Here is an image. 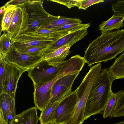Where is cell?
I'll list each match as a JSON object with an SVG mask.
<instances>
[{
  "mask_svg": "<svg viewBox=\"0 0 124 124\" xmlns=\"http://www.w3.org/2000/svg\"><path fill=\"white\" fill-rule=\"evenodd\" d=\"M124 51V30L102 33L88 46L83 58L89 66L105 62Z\"/></svg>",
  "mask_w": 124,
  "mask_h": 124,
  "instance_id": "cell-1",
  "label": "cell"
},
{
  "mask_svg": "<svg viewBox=\"0 0 124 124\" xmlns=\"http://www.w3.org/2000/svg\"><path fill=\"white\" fill-rule=\"evenodd\" d=\"M115 80L107 69H102L88 98L84 117V121L92 116L102 114L113 92L112 85Z\"/></svg>",
  "mask_w": 124,
  "mask_h": 124,
  "instance_id": "cell-2",
  "label": "cell"
},
{
  "mask_svg": "<svg viewBox=\"0 0 124 124\" xmlns=\"http://www.w3.org/2000/svg\"><path fill=\"white\" fill-rule=\"evenodd\" d=\"M61 38L42 34L36 31L26 32L12 38L11 44L17 49L28 47H48Z\"/></svg>",
  "mask_w": 124,
  "mask_h": 124,
  "instance_id": "cell-3",
  "label": "cell"
},
{
  "mask_svg": "<svg viewBox=\"0 0 124 124\" xmlns=\"http://www.w3.org/2000/svg\"><path fill=\"white\" fill-rule=\"evenodd\" d=\"M62 65L56 67L50 64L44 58L28 71V75L32 80L34 87L55 78Z\"/></svg>",
  "mask_w": 124,
  "mask_h": 124,
  "instance_id": "cell-4",
  "label": "cell"
},
{
  "mask_svg": "<svg viewBox=\"0 0 124 124\" xmlns=\"http://www.w3.org/2000/svg\"><path fill=\"white\" fill-rule=\"evenodd\" d=\"M43 0H29L27 3L29 16L28 29L26 32L35 31L56 16L46 12L43 6Z\"/></svg>",
  "mask_w": 124,
  "mask_h": 124,
  "instance_id": "cell-5",
  "label": "cell"
},
{
  "mask_svg": "<svg viewBox=\"0 0 124 124\" xmlns=\"http://www.w3.org/2000/svg\"><path fill=\"white\" fill-rule=\"evenodd\" d=\"M0 58L5 61L14 64L28 71L44 59L41 55L31 56L22 53L11 45L8 52Z\"/></svg>",
  "mask_w": 124,
  "mask_h": 124,
  "instance_id": "cell-6",
  "label": "cell"
},
{
  "mask_svg": "<svg viewBox=\"0 0 124 124\" xmlns=\"http://www.w3.org/2000/svg\"><path fill=\"white\" fill-rule=\"evenodd\" d=\"M5 62L2 90L1 94L5 93L16 95L19 79L23 73L27 70L13 63Z\"/></svg>",
  "mask_w": 124,
  "mask_h": 124,
  "instance_id": "cell-7",
  "label": "cell"
},
{
  "mask_svg": "<svg viewBox=\"0 0 124 124\" xmlns=\"http://www.w3.org/2000/svg\"><path fill=\"white\" fill-rule=\"evenodd\" d=\"M77 101L75 91L62 100L55 110L54 123L55 124H65L71 116Z\"/></svg>",
  "mask_w": 124,
  "mask_h": 124,
  "instance_id": "cell-8",
  "label": "cell"
},
{
  "mask_svg": "<svg viewBox=\"0 0 124 124\" xmlns=\"http://www.w3.org/2000/svg\"><path fill=\"white\" fill-rule=\"evenodd\" d=\"M79 74V73H78L68 75L58 79L52 88L49 103H53L60 100L70 94L73 83Z\"/></svg>",
  "mask_w": 124,
  "mask_h": 124,
  "instance_id": "cell-9",
  "label": "cell"
},
{
  "mask_svg": "<svg viewBox=\"0 0 124 124\" xmlns=\"http://www.w3.org/2000/svg\"><path fill=\"white\" fill-rule=\"evenodd\" d=\"M29 18L25 5L18 6L13 20L7 32L11 34L12 38L26 32L28 29Z\"/></svg>",
  "mask_w": 124,
  "mask_h": 124,
  "instance_id": "cell-10",
  "label": "cell"
},
{
  "mask_svg": "<svg viewBox=\"0 0 124 124\" xmlns=\"http://www.w3.org/2000/svg\"><path fill=\"white\" fill-rule=\"evenodd\" d=\"M59 75L54 79L44 84L34 87V102L35 107L41 111L49 102L52 86L56 81L62 78Z\"/></svg>",
  "mask_w": 124,
  "mask_h": 124,
  "instance_id": "cell-11",
  "label": "cell"
},
{
  "mask_svg": "<svg viewBox=\"0 0 124 124\" xmlns=\"http://www.w3.org/2000/svg\"><path fill=\"white\" fill-rule=\"evenodd\" d=\"M88 34L87 29L78 30L66 35L48 47L42 55L44 57L48 54L66 45L72 46L84 38Z\"/></svg>",
  "mask_w": 124,
  "mask_h": 124,
  "instance_id": "cell-12",
  "label": "cell"
},
{
  "mask_svg": "<svg viewBox=\"0 0 124 124\" xmlns=\"http://www.w3.org/2000/svg\"><path fill=\"white\" fill-rule=\"evenodd\" d=\"M16 95L3 93L0 94V109L7 124H11L16 115Z\"/></svg>",
  "mask_w": 124,
  "mask_h": 124,
  "instance_id": "cell-13",
  "label": "cell"
},
{
  "mask_svg": "<svg viewBox=\"0 0 124 124\" xmlns=\"http://www.w3.org/2000/svg\"><path fill=\"white\" fill-rule=\"evenodd\" d=\"M72 46L71 44L65 45L48 54L44 58L50 64L56 67L60 66L70 53V50Z\"/></svg>",
  "mask_w": 124,
  "mask_h": 124,
  "instance_id": "cell-14",
  "label": "cell"
},
{
  "mask_svg": "<svg viewBox=\"0 0 124 124\" xmlns=\"http://www.w3.org/2000/svg\"><path fill=\"white\" fill-rule=\"evenodd\" d=\"M37 109L32 107L16 115L11 124H37L39 118Z\"/></svg>",
  "mask_w": 124,
  "mask_h": 124,
  "instance_id": "cell-15",
  "label": "cell"
},
{
  "mask_svg": "<svg viewBox=\"0 0 124 124\" xmlns=\"http://www.w3.org/2000/svg\"><path fill=\"white\" fill-rule=\"evenodd\" d=\"M124 16L114 14L107 20L103 21L99 25V30L101 33L119 30L124 26Z\"/></svg>",
  "mask_w": 124,
  "mask_h": 124,
  "instance_id": "cell-16",
  "label": "cell"
},
{
  "mask_svg": "<svg viewBox=\"0 0 124 124\" xmlns=\"http://www.w3.org/2000/svg\"><path fill=\"white\" fill-rule=\"evenodd\" d=\"M82 20L79 18H69L63 16H56L54 18L41 26L44 28L55 30L67 24H80Z\"/></svg>",
  "mask_w": 124,
  "mask_h": 124,
  "instance_id": "cell-17",
  "label": "cell"
},
{
  "mask_svg": "<svg viewBox=\"0 0 124 124\" xmlns=\"http://www.w3.org/2000/svg\"><path fill=\"white\" fill-rule=\"evenodd\" d=\"M107 69L115 80L124 79V52Z\"/></svg>",
  "mask_w": 124,
  "mask_h": 124,
  "instance_id": "cell-18",
  "label": "cell"
},
{
  "mask_svg": "<svg viewBox=\"0 0 124 124\" xmlns=\"http://www.w3.org/2000/svg\"><path fill=\"white\" fill-rule=\"evenodd\" d=\"M62 99L53 103H49L41 111L39 118L41 124H47L54 122V116L55 110L59 102Z\"/></svg>",
  "mask_w": 124,
  "mask_h": 124,
  "instance_id": "cell-19",
  "label": "cell"
},
{
  "mask_svg": "<svg viewBox=\"0 0 124 124\" xmlns=\"http://www.w3.org/2000/svg\"><path fill=\"white\" fill-rule=\"evenodd\" d=\"M17 7L10 5L6 7L1 21V31L7 32L8 30L15 15Z\"/></svg>",
  "mask_w": 124,
  "mask_h": 124,
  "instance_id": "cell-20",
  "label": "cell"
},
{
  "mask_svg": "<svg viewBox=\"0 0 124 124\" xmlns=\"http://www.w3.org/2000/svg\"><path fill=\"white\" fill-rule=\"evenodd\" d=\"M118 92L116 104L110 116L111 118L124 116V90Z\"/></svg>",
  "mask_w": 124,
  "mask_h": 124,
  "instance_id": "cell-21",
  "label": "cell"
},
{
  "mask_svg": "<svg viewBox=\"0 0 124 124\" xmlns=\"http://www.w3.org/2000/svg\"><path fill=\"white\" fill-rule=\"evenodd\" d=\"M12 37L8 32L4 33L0 38V56L5 54L9 50L11 46V41Z\"/></svg>",
  "mask_w": 124,
  "mask_h": 124,
  "instance_id": "cell-22",
  "label": "cell"
},
{
  "mask_svg": "<svg viewBox=\"0 0 124 124\" xmlns=\"http://www.w3.org/2000/svg\"><path fill=\"white\" fill-rule=\"evenodd\" d=\"M118 95V91L116 93L113 92L112 93L105 107L102 114L103 119H106L110 116L116 104Z\"/></svg>",
  "mask_w": 124,
  "mask_h": 124,
  "instance_id": "cell-23",
  "label": "cell"
},
{
  "mask_svg": "<svg viewBox=\"0 0 124 124\" xmlns=\"http://www.w3.org/2000/svg\"><path fill=\"white\" fill-rule=\"evenodd\" d=\"M48 47H28L23 49H17L22 53L30 56H37L42 55Z\"/></svg>",
  "mask_w": 124,
  "mask_h": 124,
  "instance_id": "cell-24",
  "label": "cell"
},
{
  "mask_svg": "<svg viewBox=\"0 0 124 124\" xmlns=\"http://www.w3.org/2000/svg\"><path fill=\"white\" fill-rule=\"evenodd\" d=\"M114 14L124 16V0H118L112 4Z\"/></svg>",
  "mask_w": 124,
  "mask_h": 124,
  "instance_id": "cell-25",
  "label": "cell"
},
{
  "mask_svg": "<svg viewBox=\"0 0 124 124\" xmlns=\"http://www.w3.org/2000/svg\"><path fill=\"white\" fill-rule=\"evenodd\" d=\"M104 1V0H78L77 7L79 9L85 10L92 5Z\"/></svg>",
  "mask_w": 124,
  "mask_h": 124,
  "instance_id": "cell-26",
  "label": "cell"
},
{
  "mask_svg": "<svg viewBox=\"0 0 124 124\" xmlns=\"http://www.w3.org/2000/svg\"><path fill=\"white\" fill-rule=\"evenodd\" d=\"M50 1L64 5L70 8L74 7H77L78 0H52Z\"/></svg>",
  "mask_w": 124,
  "mask_h": 124,
  "instance_id": "cell-27",
  "label": "cell"
},
{
  "mask_svg": "<svg viewBox=\"0 0 124 124\" xmlns=\"http://www.w3.org/2000/svg\"><path fill=\"white\" fill-rule=\"evenodd\" d=\"M5 61L0 58V94L2 92Z\"/></svg>",
  "mask_w": 124,
  "mask_h": 124,
  "instance_id": "cell-28",
  "label": "cell"
},
{
  "mask_svg": "<svg viewBox=\"0 0 124 124\" xmlns=\"http://www.w3.org/2000/svg\"><path fill=\"white\" fill-rule=\"evenodd\" d=\"M29 1V0H11L7 2L4 6L6 7L10 5L18 6L27 4Z\"/></svg>",
  "mask_w": 124,
  "mask_h": 124,
  "instance_id": "cell-29",
  "label": "cell"
},
{
  "mask_svg": "<svg viewBox=\"0 0 124 124\" xmlns=\"http://www.w3.org/2000/svg\"><path fill=\"white\" fill-rule=\"evenodd\" d=\"M0 124H7L4 118L2 113L0 109Z\"/></svg>",
  "mask_w": 124,
  "mask_h": 124,
  "instance_id": "cell-30",
  "label": "cell"
},
{
  "mask_svg": "<svg viewBox=\"0 0 124 124\" xmlns=\"http://www.w3.org/2000/svg\"><path fill=\"white\" fill-rule=\"evenodd\" d=\"M6 7L4 5L1 7L0 8V15L4 14L6 11Z\"/></svg>",
  "mask_w": 124,
  "mask_h": 124,
  "instance_id": "cell-31",
  "label": "cell"
},
{
  "mask_svg": "<svg viewBox=\"0 0 124 124\" xmlns=\"http://www.w3.org/2000/svg\"><path fill=\"white\" fill-rule=\"evenodd\" d=\"M113 124H124V121H123L120 122L116 123Z\"/></svg>",
  "mask_w": 124,
  "mask_h": 124,
  "instance_id": "cell-32",
  "label": "cell"
},
{
  "mask_svg": "<svg viewBox=\"0 0 124 124\" xmlns=\"http://www.w3.org/2000/svg\"><path fill=\"white\" fill-rule=\"evenodd\" d=\"M47 124H55L54 123H48Z\"/></svg>",
  "mask_w": 124,
  "mask_h": 124,
  "instance_id": "cell-33",
  "label": "cell"
}]
</instances>
